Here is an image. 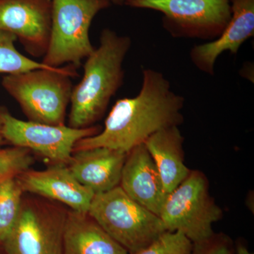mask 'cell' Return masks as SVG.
Here are the masks:
<instances>
[{"mask_svg": "<svg viewBox=\"0 0 254 254\" xmlns=\"http://www.w3.org/2000/svg\"><path fill=\"white\" fill-rule=\"evenodd\" d=\"M76 69L68 64L6 75L1 86L17 102L28 121L65 125L73 87L71 78L78 76Z\"/></svg>", "mask_w": 254, "mask_h": 254, "instance_id": "3", "label": "cell"}, {"mask_svg": "<svg viewBox=\"0 0 254 254\" xmlns=\"http://www.w3.org/2000/svg\"><path fill=\"white\" fill-rule=\"evenodd\" d=\"M184 105L185 98L172 91L163 73L145 68L139 93L118 100L105 120L104 128L79 140L73 151L105 147L127 154L155 132L180 126L184 121Z\"/></svg>", "mask_w": 254, "mask_h": 254, "instance_id": "1", "label": "cell"}, {"mask_svg": "<svg viewBox=\"0 0 254 254\" xmlns=\"http://www.w3.org/2000/svg\"><path fill=\"white\" fill-rule=\"evenodd\" d=\"M16 40L14 35L0 31V73L15 74L38 68H55L21 54L15 46Z\"/></svg>", "mask_w": 254, "mask_h": 254, "instance_id": "18", "label": "cell"}, {"mask_svg": "<svg viewBox=\"0 0 254 254\" xmlns=\"http://www.w3.org/2000/svg\"><path fill=\"white\" fill-rule=\"evenodd\" d=\"M232 17L222 34L213 41L195 46L190 52L198 69L214 74L216 60L222 53L237 54L240 47L254 35V0H231Z\"/></svg>", "mask_w": 254, "mask_h": 254, "instance_id": "13", "label": "cell"}, {"mask_svg": "<svg viewBox=\"0 0 254 254\" xmlns=\"http://www.w3.org/2000/svg\"><path fill=\"white\" fill-rule=\"evenodd\" d=\"M131 46L129 37L105 28L100 46L83 64L81 81L73 87L68 126L76 128L93 126L104 115L110 100L123 86L124 60Z\"/></svg>", "mask_w": 254, "mask_h": 254, "instance_id": "2", "label": "cell"}, {"mask_svg": "<svg viewBox=\"0 0 254 254\" xmlns=\"http://www.w3.org/2000/svg\"><path fill=\"white\" fill-rule=\"evenodd\" d=\"M193 243L179 232H163L144 248L131 254H190Z\"/></svg>", "mask_w": 254, "mask_h": 254, "instance_id": "19", "label": "cell"}, {"mask_svg": "<svg viewBox=\"0 0 254 254\" xmlns=\"http://www.w3.org/2000/svg\"><path fill=\"white\" fill-rule=\"evenodd\" d=\"M0 126L5 142L34 151L55 165H64L71 162L73 148L79 140L95 136L101 131L99 126L76 128L66 125L55 126L23 121L1 106Z\"/></svg>", "mask_w": 254, "mask_h": 254, "instance_id": "8", "label": "cell"}, {"mask_svg": "<svg viewBox=\"0 0 254 254\" xmlns=\"http://www.w3.org/2000/svg\"><path fill=\"white\" fill-rule=\"evenodd\" d=\"M127 6L163 14V28L174 38L212 41L232 17L231 0H132Z\"/></svg>", "mask_w": 254, "mask_h": 254, "instance_id": "7", "label": "cell"}, {"mask_svg": "<svg viewBox=\"0 0 254 254\" xmlns=\"http://www.w3.org/2000/svg\"><path fill=\"white\" fill-rule=\"evenodd\" d=\"M222 215L209 192L206 175L193 170L167 195L159 217L166 231L181 232L194 243L211 236L213 224Z\"/></svg>", "mask_w": 254, "mask_h": 254, "instance_id": "6", "label": "cell"}, {"mask_svg": "<svg viewBox=\"0 0 254 254\" xmlns=\"http://www.w3.org/2000/svg\"><path fill=\"white\" fill-rule=\"evenodd\" d=\"M235 245L226 234L215 233L193 243L190 254H235Z\"/></svg>", "mask_w": 254, "mask_h": 254, "instance_id": "21", "label": "cell"}, {"mask_svg": "<svg viewBox=\"0 0 254 254\" xmlns=\"http://www.w3.org/2000/svg\"><path fill=\"white\" fill-rule=\"evenodd\" d=\"M88 213L129 254L166 232L160 217L130 198L120 186L95 194Z\"/></svg>", "mask_w": 254, "mask_h": 254, "instance_id": "5", "label": "cell"}, {"mask_svg": "<svg viewBox=\"0 0 254 254\" xmlns=\"http://www.w3.org/2000/svg\"><path fill=\"white\" fill-rule=\"evenodd\" d=\"M5 143L4 138H3L2 135L1 133V126H0V147L1 146Z\"/></svg>", "mask_w": 254, "mask_h": 254, "instance_id": "24", "label": "cell"}, {"mask_svg": "<svg viewBox=\"0 0 254 254\" xmlns=\"http://www.w3.org/2000/svg\"><path fill=\"white\" fill-rule=\"evenodd\" d=\"M184 140L178 127H171L155 132L144 142L167 194L176 189L190 172L185 163Z\"/></svg>", "mask_w": 254, "mask_h": 254, "instance_id": "16", "label": "cell"}, {"mask_svg": "<svg viewBox=\"0 0 254 254\" xmlns=\"http://www.w3.org/2000/svg\"><path fill=\"white\" fill-rule=\"evenodd\" d=\"M23 193L16 177L0 182V242H4L17 221Z\"/></svg>", "mask_w": 254, "mask_h": 254, "instance_id": "17", "label": "cell"}, {"mask_svg": "<svg viewBox=\"0 0 254 254\" xmlns=\"http://www.w3.org/2000/svg\"><path fill=\"white\" fill-rule=\"evenodd\" d=\"M120 186L130 198L159 216L168 194L144 143L127 153Z\"/></svg>", "mask_w": 254, "mask_h": 254, "instance_id": "12", "label": "cell"}, {"mask_svg": "<svg viewBox=\"0 0 254 254\" xmlns=\"http://www.w3.org/2000/svg\"><path fill=\"white\" fill-rule=\"evenodd\" d=\"M51 16V0H0V31L14 35L36 58L48 50Z\"/></svg>", "mask_w": 254, "mask_h": 254, "instance_id": "10", "label": "cell"}, {"mask_svg": "<svg viewBox=\"0 0 254 254\" xmlns=\"http://www.w3.org/2000/svg\"><path fill=\"white\" fill-rule=\"evenodd\" d=\"M66 213L53 205L23 200L14 227L4 241L8 254H63Z\"/></svg>", "mask_w": 254, "mask_h": 254, "instance_id": "9", "label": "cell"}, {"mask_svg": "<svg viewBox=\"0 0 254 254\" xmlns=\"http://www.w3.org/2000/svg\"><path fill=\"white\" fill-rule=\"evenodd\" d=\"M63 254H129L88 213H66Z\"/></svg>", "mask_w": 254, "mask_h": 254, "instance_id": "15", "label": "cell"}, {"mask_svg": "<svg viewBox=\"0 0 254 254\" xmlns=\"http://www.w3.org/2000/svg\"><path fill=\"white\" fill-rule=\"evenodd\" d=\"M127 153L98 147L73 152L67 165L73 177L95 194L120 186Z\"/></svg>", "mask_w": 254, "mask_h": 254, "instance_id": "14", "label": "cell"}, {"mask_svg": "<svg viewBox=\"0 0 254 254\" xmlns=\"http://www.w3.org/2000/svg\"><path fill=\"white\" fill-rule=\"evenodd\" d=\"M33 161L31 151L26 148L13 147L0 149V182L26 171Z\"/></svg>", "mask_w": 254, "mask_h": 254, "instance_id": "20", "label": "cell"}, {"mask_svg": "<svg viewBox=\"0 0 254 254\" xmlns=\"http://www.w3.org/2000/svg\"><path fill=\"white\" fill-rule=\"evenodd\" d=\"M16 177L23 192L61 202L78 213H88L95 195L77 181L67 165H54L42 171L28 170Z\"/></svg>", "mask_w": 254, "mask_h": 254, "instance_id": "11", "label": "cell"}, {"mask_svg": "<svg viewBox=\"0 0 254 254\" xmlns=\"http://www.w3.org/2000/svg\"><path fill=\"white\" fill-rule=\"evenodd\" d=\"M235 250L237 254H254L249 250L248 247L245 244L239 241L235 245Z\"/></svg>", "mask_w": 254, "mask_h": 254, "instance_id": "22", "label": "cell"}, {"mask_svg": "<svg viewBox=\"0 0 254 254\" xmlns=\"http://www.w3.org/2000/svg\"><path fill=\"white\" fill-rule=\"evenodd\" d=\"M49 45L41 63L51 67L76 68L95 50L89 37L93 18L109 7L108 0H51Z\"/></svg>", "mask_w": 254, "mask_h": 254, "instance_id": "4", "label": "cell"}, {"mask_svg": "<svg viewBox=\"0 0 254 254\" xmlns=\"http://www.w3.org/2000/svg\"><path fill=\"white\" fill-rule=\"evenodd\" d=\"M110 4L119 5V6H123V5H127V3L129 2L132 0H108Z\"/></svg>", "mask_w": 254, "mask_h": 254, "instance_id": "23", "label": "cell"}]
</instances>
